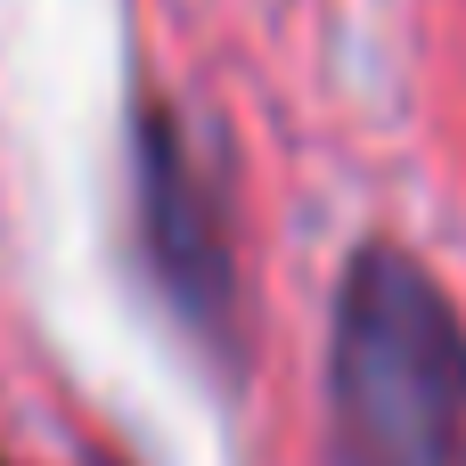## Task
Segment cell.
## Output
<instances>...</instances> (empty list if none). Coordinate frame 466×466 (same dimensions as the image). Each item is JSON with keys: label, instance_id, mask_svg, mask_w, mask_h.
I'll use <instances>...</instances> for the list:
<instances>
[{"label": "cell", "instance_id": "2", "mask_svg": "<svg viewBox=\"0 0 466 466\" xmlns=\"http://www.w3.org/2000/svg\"><path fill=\"white\" fill-rule=\"evenodd\" d=\"M131 213H139V262L156 270L164 303L213 344L238 352V229L229 197L205 172L188 123L164 98H139L131 115Z\"/></svg>", "mask_w": 466, "mask_h": 466}, {"label": "cell", "instance_id": "1", "mask_svg": "<svg viewBox=\"0 0 466 466\" xmlns=\"http://www.w3.org/2000/svg\"><path fill=\"white\" fill-rule=\"evenodd\" d=\"M328 451L336 466H466V319L393 238H369L336 279Z\"/></svg>", "mask_w": 466, "mask_h": 466}, {"label": "cell", "instance_id": "3", "mask_svg": "<svg viewBox=\"0 0 466 466\" xmlns=\"http://www.w3.org/2000/svg\"><path fill=\"white\" fill-rule=\"evenodd\" d=\"M0 466H16V459H8V442H0Z\"/></svg>", "mask_w": 466, "mask_h": 466}]
</instances>
